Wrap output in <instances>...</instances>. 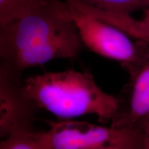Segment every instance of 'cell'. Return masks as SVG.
<instances>
[{"label":"cell","instance_id":"obj_10","mask_svg":"<svg viewBox=\"0 0 149 149\" xmlns=\"http://www.w3.org/2000/svg\"><path fill=\"white\" fill-rule=\"evenodd\" d=\"M134 128L140 132L143 139V149H149V114L138 121Z\"/></svg>","mask_w":149,"mask_h":149},{"label":"cell","instance_id":"obj_6","mask_svg":"<svg viewBox=\"0 0 149 149\" xmlns=\"http://www.w3.org/2000/svg\"><path fill=\"white\" fill-rule=\"evenodd\" d=\"M130 77L127 104L120 106L111 122L113 128H133L138 121L149 114V60Z\"/></svg>","mask_w":149,"mask_h":149},{"label":"cell","instance_id":"obj_8","mask_svg":"<svg viewBox=\"0 0 149 149\" xmlns=\"http://www.w3.org/2000/svg\"><path fill=\"white\" fill-rule=\"evenodd\" d=\"M48 0H0V27L26 15Z\"/></svg>","mask_w":149,"mask_h":149},{"label":"cell","instance_id":"obj_3","mask_svg":"<svg viewBox=\"0 0 149 149\" xmlns=\"http://www.w3.org/2000/svg\"><path fill=\"white\" fill-rule=\"evenodd\" d=\"M66 2L81 42L90 51L118 61L130 76L149 60V46L144 42H133L121 30Z\"/></svg>","mask_w":149,"mask_h":149},{"label":"cell","instance_id":"obj_2","mask_svg":"<svg viewBox=\"0 0 149 149\" xmlns=\"http://www.w3.org/2000/svg\"><path fill=\"white\" fill-rule=\"evenodd\" d=\"M23 87L39 109L65 120L94 115L105 124L112 122L120 107L118 97L104 92L88 72H46L27 78Z\"/></svg>","mask_w":149,"mask_h":149},{"label":"cell","instance_id":"obj_1","mask_svg":"<svg viewBox=\"0 0 149 149\" xmlns=\"http://www.w3.org/2000/svg\"><path fill=\"white\" fill-rule=\"evenodd\" d=\"M83 45L66 1L48 0L0 28V70L21 79L28 68L76 58Z\"/></svg>","mask_w":149,"mask_h":149},{"label":"cell","instance_id":"obj_12","mask_svg":"<svg viewBox=\"0 0 149 149\" xmlns=\"http://www.w3.org/2000/svg\"><path fill=\"white\" fill-rule=\"evenodd\" d=\"M141 42H144L145 44H146L147 45H148L149 46V37H148V38H145L142 41H141Z\"/></svg>","mask_w":149,"mask_h":149},{"label":"cell","instance_id":"obj_5","mask_svg":"<svg viewBox=\"0 0 149 149\" xmlns=\"http://www.w3.org/2000/svg\"><path fill=\"white\" fill-rule=\"evenodd\" d=\"M39 108L24 92L23 82L0 70V135L34 130Z\"/></svg>","mask_w":149,"mask_h":149},{"label":"cell","instance_id":"obj_11","mask_svg":"<svg viewBox=\"0 0 149 149\" xmlns=\"http://www.w3.org/2000/svg\"><path fill=\"white\" fill-rule=\"evenodd\" d=\"M94 149H126L120 148V147H117V146H104V147H100V148H97Z\"/></svg>","mask_w":149,"mask_h":149},{"label":"cell","instance_id":"obj_4","mask_svg":"<svg viewBox=\"0 0 149 149\" xmlns=\"http://www.w3.org/2000/svg\"><path fill=\"white\" fill-rule=\"evenodd\" d=\"M54 149H94L117 146L126 149H143V139L136 128H115L91 123L65 120L46 121Z\"/></svg>","mask_w":149,"mask_h":149},{"label":"cell","instance_id":"obj_7","mask_svg":"<svg viewBox=\"0 0 149 149\" xmlns=\"http://www.w3.org/2000/svg\"><path fill=\"white\" fill-rule=\"evenodd\" d=\"M0 149H54L48 131L22 132L5 137Z\"/></svg>","mask_w":149,"mask_h":149},{"label":"cell","instance_id":"obj_9","mask_svg":"<svg viewBox=\"0 0 149 149\" xmlns=\"http://www.w3.org/2000/svg\"><path fill=\"white\" fill-rule=\"evenodd\" d=\"M86 4L102 10L130 14L149 6V0H79Z\"/></svg>","mask_w":149,"mask_h":149}]
</instances>
